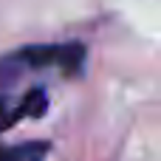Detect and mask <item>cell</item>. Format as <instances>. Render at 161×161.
<instances>
[{
    "label": "cell",
    "instance_id": "1",
    "mask_svg": "<svg viewBox=\"0 0 161 161\" xmlns=\"http://www.w3.org/2000/svg\"><path fill=\"white\" fill-rule=\"evenodd\" d=\"M85 59V48L76 42H62V45H34L23 48L14 57L3 59V65H17V68H62L65 74L79 71Z\"/></svg>",
    "mask_w": 161,
    "mask_h": 161
},
{
    "label": "cell",
    "instance_id": "2",
    "mask_svg": "<svg viewBox=\"0 0 161 161\" xmlns=\"http://www.w3.org/2000/svg\"><path fill=\"white\" fill-rule=\"evenodd\" d=\"M14 116H6V105L0 102V130L11 125ZM45 144H23V147H0V161H42Z\"/></svg>",
    "mask_w": 161,
    "mask_h": 161
}]
</instances>
